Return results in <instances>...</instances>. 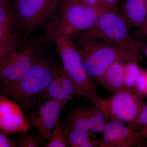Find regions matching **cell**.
I'll return each instance as SVG.
<instances>
[{
    "mask_svg": "<svg viewBox=\"0 0 147 147\" xmlns=\"http://www.w3.org/2000/svg\"><path fill=\"white\" fill-rule=\"evenodd\" d=\"M57 66L47 59L37 57L31 67L17 82L0 86V93L28 110L45 101L47 88Z\"/></svg>",
    "mask_w": 147,
    "mask_h": 147,
    "instance_id": "cell-1",
    "label": "cell"
},
{
    "mask_svg": "<svg viewBox=\"0 0 147 147\" xmlns=\"http://www.w3.org/2000/svg\"><path fill=\"white\" fill-rule=\"evenodd\" d=\"M130 28L124 16L119 12L108 9L101 13L92 28L80 33V36L99 40L140 55L143 43L134 40L130 34Z\"/></svg>",
    "mask_w": 147,
    "mask_h": 147,
    "instance_id": "cell-2",
    "label": "cell"
},
{
    "mask_svg": "<svg viewBox=\"0 0 147 147\" xmlns=\"http://www.w3.org/2000/svg\"><path fill=\"white\" fill-rule=\"evenodd\" d=\"M80 37L79 42L74 41L82 57L85 69L90 78L100 85L105 71L115 61L141 60L140 55L99 40Z\"/></svg>",
    "mask_w": 147,
    "mask_h": 147,
    "instance_id": "cell-3",
    "label": "cell"
},
{
    "mask_svg": "<svg viewBox=\"0 0 147 147\" xmlns=\"http://www.w3.org/2000/svg\"><path fill=\"white\" fill-rule=\"evenodd\" d=\"M63 64V68L76 86L79 96L86 98L103 110L102 99L98 97L95 85L85 69L81 55L70 37L54 39Z\"/></svg>",
    "mask_w": 147,
    "mask_h": 147,
    "instance_id": "cell-4",
    "label": "cell"
},
{
    "mask_svg": "<svg viewBox=\"0 0 147 147\" xmlns=\"http://www.w3.org/2000/svg\"><path fill=\"white\" fill-rule=\"evenodd\" d=\"M103 11L73 0H66L57 23L51 28L52 37H70L89 30Z\"/></svg>",
    "mask_w": 147,
    "mask_h": 147,
    "instance_id": "cell-5",
    "label": "cell"
},
{
    "mask_svg": "<svg viewBox=\"0 0 147 147\" xmlns=\"http://www.w3.org/2000/svg\"><path fill=\"white\" fill-rule=\"evenodd\" d=\"M143 99L135 92L125 89L102 99L103 110L108 118L134 128L138 127Z\"/></svg>",
    "mask_w": 147,
    "mask_h": 147,
    "instance_id": "cell-6",
    "label": "cell"
},
{
    "mask_svg": "<svg viewBox=\"0 0 147 147\" xmlns=\"http://www.w3.org/2000/svg\"><path fill=\"white\" fill-rule=\"evenodd\" d=\"M53 0H13V7L20 30L30 32L42 26L53 14Z\"/></svg>",
    "mask_w": 147,
    "mask_h": 147,
    "instance_id": "cell-7",
    "label": "cell"
},
{
    "mask_svg": "<svg viewBox=\"0 0 147 147\" xmlns=\"http://www.w3.org/2000/svg\"><path fill=\"white\" fill-rule=\"evenodd\" d=\"M18 45L0 62V82L2 85L13 84L21 79L37 57L32 47H18Z\"/></svg>",
    "mask_w": 147,
    "mask_h": 147,
    "instance_id": "cell-8",
    "label": "cell"
},
{
    "mask_svg": "<svg viewBox=\"0 0 147 147\" xmlns=\"http://www.w3.org/2000/svg\"><path fill=\"white\" fill-rule=\"evenodd\" d=\"M68 101L47 99L27 113V119L31 126L37 130L36 136L40 140H49L60 114Z\"/></svg>",
    "mask_w": 147,
    "mask_h": 147,
    "instance_id": "cell-9",
    "label": "cell"
},
{
    "mask_svg": "<svg viewBox=\"0 0 147 147\" xmlns=\"http://www.w3.org/2000/svg\"><path fill=\"white\" fill-rule=\"evenodd\" d=\"M99 140L100 147H131L144 146L140 132L120 121L107 118Z\"/></svg>",
    "mask_w": 147,
    "mask_h": 147,
    "instance_id": "cell-10",
    "label": "cell"
},
{
    "mask_svg": "<svg viewBox=\"0 0 147 147\" xmlns=\"http://www.w3.org/2000/svg\"><path fill=\"white\" fill-rule=\"evenodd\" d=\"M108 117L104 111L95 106L92 108H79L72 110L65 127V133L72 130L102 133Z\"/></svg>",
    "mask_w": 147,
    "mask_h": 147,
    "instance_id": "cell-11",
    "label": "cell"
},
{
    "mask_svg": "<svg viewBox=\"0 0 147 147\" xmlns=\"http://www.w3.org/2000/svg\"><path fill=\"white\" fill-rule=\"evenodd\" d=\"M31 127L18 103L0 93V129L8 134H25Z\"/></svg>",
    "mask_w": 147,
    "mask_h": 147,
    "instance_id": "cell-12",
    "label": "cell"
},
{
    "mask_svg": "<svg viewBox=\"0 0 147 147\" xmlns=\"http://www.w3.org/2000/svg\"><path fill=\"white\" fill-rule=\"evenodd\" d=\"M79 95L75 84L62 67L57 66L46 92V99L59 101L71 100Z\"/></svg>",
    "mask_w": 147,
    "mask_h": 147,
    "instance_id": "cell-13",
    "label": "cell"
},
{
    "mask_svg": "<svg viewBox=\"0 0 147 147\" xmlns=\"http://www.w3.org/2000/svg\"><path fill=\"white\" fill-rule=\"evenodd\" d=\"M19 30L14 10L8 3H0V42H18Z\"/></svg>",
    "mask_w": 147,
    "mask_h": 147,
    "instance_id": "cell-14",
    "label": "cell"
},
{
    "mask_svg": "<svg viewBox=\"0 0 147 147\" xmlns=\"http://www.w3.org/2000/svg\"><path fill=\"white\" fill-rule=\"evenodd\" d=\"M126 61L124 59L115 61L108 67L103 75L101 85L113 93L126 89L124 67Z\"/></svg>",
    "mask_w": 147,
    "mask_h": 147,
    "instance_id": "cell-15",
    "label": "cell"
},
{
    "mask_svg": "<svg viewBox=\"0 0 147 147\" xmlns=\"http://www.w3.org/2000/svg\"><path fill=\"white\" fill-rule=\"evenodd\" d=\"M123 11L130 27L138 28L147 14V0H125Z\"/></svg>",
    "mask_w": 147,
    "mask_h": 147,
    "instance_id": "cell-16",
    "label": "cell"
},
{
    "mask_svg": "<svg viewBox=\"0 0 147 147\" xmlns=\"http://www.w3.org/2000/svg\"><path fill=\"white\" fill-rule=\"evenodd\" d=\"M66 134L67 146L69 147H99V140L91 141V138H96L92 131L72 130Z\"/></svg>",
    "mask_w": 147,
    "mask_h": 147,
    "instance_id": "cell-17",
    "label": "cell"
},
{
    "mask_svg": "<svg viewBox=\"0 0 147 147\" xmlns=\"http://www.w3.org/2000/svg\"><path fill=\"white\" fill-rule=\"evenodd\" d=\"M139 61L132 60L125 63V82L126 89L135 92L136 82L142 70L139 65Z\"/></svg>",
    "mask_w": 147,
    "mask_h": 147,
    "instance_id": "cell-18",
    "label": "cell"
},
{
    "mask_svg": "<svg viewBox=\"0 0 147 147\" xmlns=\"http://www.w3.org/2000/svg\"><path fill=\"white\" fill-rule=\"evenodd\" d=\"M67 146L66 134L62 123L59 119L57 121L54 130L51 133L49 142L46 147H66Z\"/></svg>",
    "mask_w": 147,
    "mask_h": 147,
    "instance_id": "cell-19",
    "label": "cell"
},
{
    "mask_svg": "<svg viewBox=\"0 0 147 147\" xmlns=\"http://www.w3.org/2000/svg\"><path fill=\"white\" fill-rule=\"evenodd\" d=\"M135 92L143 99L147 97V70H141L136 82Z\"/></svg>",
    "mask_w": 147,
    "mask_h": 147,
    "instance_id": "cell-20",
    "label": "cell"
},
{
    "mask_svg": "<svg viewBox=\"0 0 147 147\" xmlns=\"http://www.w3.org/2000/svg\"><path fill=\"white\" fill-rule=\"evenodd\" d=\"M39 139L33 134H26L22 136L17 144L19 147H38L39 146Z\"/></svg>",
    "mask_w": 147,
    "mask_h": 147,
    "instance_id": "cell-21",
    "label": "cell"
},
{
    "mask_svg": "<svg viewBox=\"0 0 147 147\" xmlns=\"http://www.w3.org/2000/svg\"><path fill=\"white\" fill-rule=\"evenodd\" d=\"M73 1L81 3L83 4L94 7L102 11H105L110 9L107 6L104 0H73Z\"/></svg>",
    "mask_w": 147,
    "mask_h": 147,
    "instance_id": "cell-22",
    "label": "cell"
},
{
    "mask_svg": "<svg viewBox=\"0 0 147 147\" xmlns=\"http://www.w3.org/2000/svg\"><path fill=\"white\" fill-rule=\"evenodd\" d=\"M18 44L19 42L9 43L0 42V62L14 50Z\"/></svg>",
    "mask_w": 147,
    "mask_h": 147,
    "instance_id": "cell-23",
    "label": "cell"
},
{
    "mask_svg": "<svg viewBox=\"0 0 147 147\" xmlns=\"http://www.w3.org/2000/svg\"><path fill=\"white\" fill-rule=\"evenodd\" d=\"M17 146L15 141L0 129V147Z\"/></svg>",
    "mask_w": 147,
    "mask_h": 147,
    "instance_id": "cell-24",
    "label": "cell"
},
{
    "mask_svg": "<svg viewBox=\"0 0 147 147\" xmlns=\"http://www.w3.org/2000/svg\"><path fill=\"white\" fill-rule=\"evenodd\" d=\"M147 126V102H143L139 117L138 127L142 129Z\"/></svg>",
    "mask_w": 147,
    "mask_h": 147,
    "instance_id": "cell-25",
    "label": "cell"
},
{
    "mask_svg": "<svg viewBox=\"0 0 147 147\" xmlns=\"http://www.w3.org/2000/svg\"><path fill=\"white\" fill-rule=\"evenodd\" d=\"M138 34L142 39H147V14L143 23L138 28Z\"/></svg>",
    "mask_w": 147,
    "mask_h": 147,
    "instance_id": "cell-26",
    "label": "cell"
},
{
    "mask_svg": "<svg viewBox=\"0 0 147 147\" xmlns=\"http://www.w3.org/2000/svg\"><path fill=\"white\" fill-rule=\"evenodd\" d=\"M119 0H105L107 6L110 10L115 12H119L117 5Z\"/></svg>",
    "mask_w": 147,
    "mask_h": 147,
    "instance_id": "cell-27",
    "label": "cell"
},
{
    "mask_svg": "<svg viewBox=\"0 0 147 147\" xmlns=\"http://www.w3.org/2000/svg\"><path fill=\"white\" fill-rule=\"evenodd\" d=\"M61 1V0H53L52 8L53 13L55 12V11L57 9V7L58 4H59V3Z\"/></svg>",
    "mask_w": 147,
    "mask_h": 147,
    "instance_id": "cell-28",
    "label": "cell"
},
{
    "mask_svg": "<svg viewBox=\"0 0 147 147\" xmlns=\"http://www.w3.org/2000/svg\"><path fill=\"white\" fill-rule=\"evenodd\" d=\"M139 132L143 138L147 139V126L142 128Z\"/></svg>",
    "mask_w": 147,
    "mask_h": 147,
    "instance_id": "cell-29",
    "label": "cell"
},
{
    "mask_svg": "<svg viewBox=\"0 0 147 147\" xmlns=\"http://www.w3.org/2000/svg\"><path fill=\"white\" fill-rule=\"evenodd\" d=\"M144 52L145 56L147 59V43L145 45L144 48Z\"/></svg>",
    "mask_w": 147,
    "mask_h": 147,
    "instance_id": "cell-30",
    "label": "cell"
},
{
    "mask_svg": "<svg viewBox=\"0 0 147 147\" xmlns=\"http://www.w3.org/2000/svg\"><path fill=\"white\" fill-rule=\"evenodd\" d=\"M10 0H0V3H8Z\"/></svg>",
    "mask_w": 147,
    "mask_h": 147,
    "instance_id": "cell-31",
    "label": "cell"
},
{
    "mask_svg": "<svg viewBox=\"0 0 147 147\" xmlns=\"http://www.w3.org/2000/svg\"><path fill=\"white\" fill-rule=\"evenodd\" d=\"M104 1H105V0H104Z\"/></svg>",
    "mask_w": 147,
    "mask_h": 147,
    "instance_id": "cell-32",
    "label": "cell"
}]
</instances>
